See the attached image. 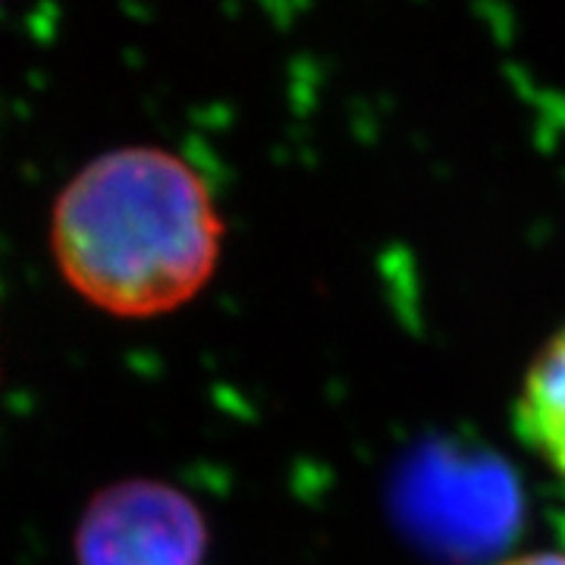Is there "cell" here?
Masks as SVG:
<instances>
[{"instance_id":"1","label":"cell","mask_w":565,"mask_h":565,"mask_svg":"<svg viewBox=\"0 0 565 565\" xmlns=\"http://www.w3.org/2000/svg\"><path fill=\"white\" fill-rule=\"evenodd\" d=\"M223 217L192 163L154 145L88 161L51 211V252L85 302L154 318L202 292L217 270Z\"/></svg>"},{"instance_id":"2","label":"cell","mask_w":565,"mask_h":565,"mask_svg":"<svg viewBox=\"0 0 565 565\" xmlns=\"http://www.w3.org/2000/svg\"><path fill=\"white\" fill-rule=\"evenodd\" d=\"M73 550L76 565H204L207 525L180 487L132 478L92 497Z\"/></svg>"},{"instance_id":"3","label":"cell","mask_w":565,"mask_h":565,"mask_svg":"<svg viewBox=\"0 0 565 565\" xmlns=\"http://www.w3.org/2000/svg\"><path fill=\"white\" fill-rule=\"evenodd\" d=\"M515 430L565 484V327L527 364L515 399Z\"/></svg>"},{"instance_id":"4","label":"cell","mask_w":565,"mask_h":565,"mask_svg":"<svg viewBox=\"0 0 565 565\" xmlns=\"http://www.w3.org/2000/svg\"><path fill=\"white\" fill-rule=\"evenodd\" d=\"M500 565H565V553L563 550H531V553L509 556Z\"/></svg>"}]
</instances>
